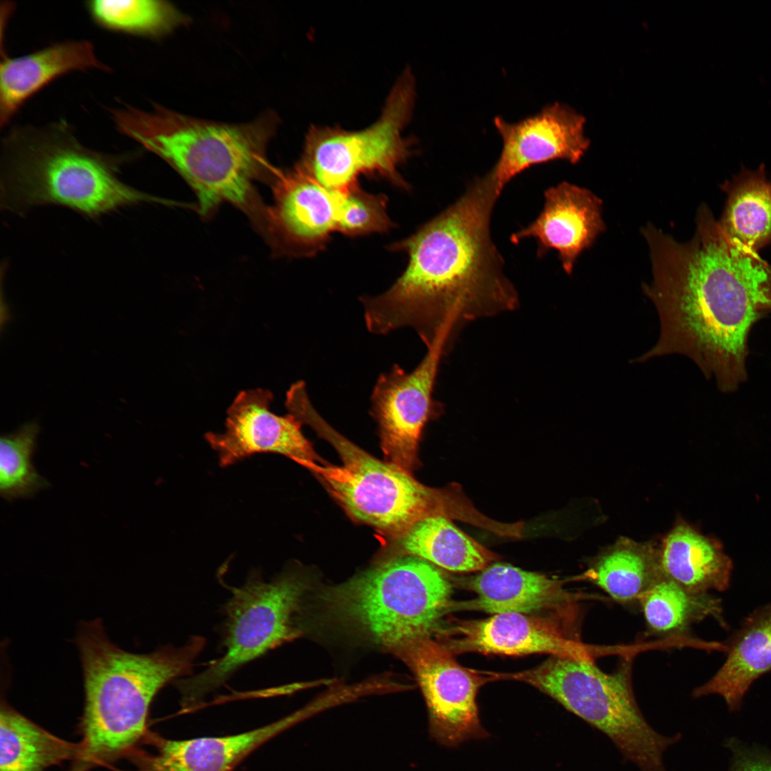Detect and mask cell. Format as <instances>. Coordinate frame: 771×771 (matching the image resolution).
<instances>
[{
    "instance_id": "25",
    "label": "cell",
    "mask_w": 771,
    "mask_h": 771,
    "mask_svg": "<svg viewBox=\"0 0 771 771\" xmlns=\"http://www.w3.org/2000/svg\"><path fill=\"white\" fill-rule=\"evenodd\" d=\"M762 168L742 172L731 184L719 223L730 238L755 252L771 241V182Z\"/></svg>"
},
{
    "instance_id": "26",
    "label": "cell",
    "mask_w": 771,
    "mask_h": 771,
    "mask_svg": "<svg viewBox=\"0 0 771 771\" xmlns=\"http://www.w3.org/2000/svg\"><path fill=\"white\" fill-rule=\"evenodd\" d=\"M645 619L655 633L681 631L692 623L713 616L722 618L720 600L706 594H692L665 574L639 599Z\"/></svg>"
},
{
    "instance_id": "15",
    "label": "cell",
    "mask_w": 771,
    "mask_h": 771,
    "mask_svg": "<svg viewBox=\"0 0 771 771\" xmlns=\"http://www.w3.org/2000/svg\"><path fill=\"white\" fill-rule=\"evenodd\" d=\"M442 644L453 654L524 655L533 653L590 658L586 646L570 638L549 619L520 613H500L477 620L456 621L443 629Z\"/></svg>"
},
{
    "instance_id": "6",
    "label": "cell",
    "mask_w": 771,
    "mask_h": 771,
    "mask_svg": "<svg viewBox=\"0 0 771 771\" xmlns=\"http://www.w3.org/2000/svg\"><path fill=\"white\" fill-rule=\"evenodd\" d=\"M285 405L289 413L312 428L338 453L343 465L314 461L301 465L318 476L354 519L400 535L425 517L445 515L439 491L420 484L395 465L373 457L330 425L312 404L304 382L291 385Z\"/></svg>"
},
{
    "instance_id": "16",
    "label": "cell",
    "mask_w": 771,
    "mask_h": 771,
    "mask_svg": "<svg viewBox=\"0 0 771 771\" xmlns=\"http://www.w3.org/2000/svg\"><path fill=\"white\" fill-rule=\"evenodd\" d=\"M543 208L535 221L513 233L510 241L533 238L537 255L554 249L567 274H572L579 255L605 229L602 201L590 191L568 182L548 188Z\"/></svg>"
},
{
    "instance_id": "2",
    "label": "cell",
    "mask_w": 771,
    "mask_h": 771,
    "mask_svg": "<svg viewBox=\"0 0 771 771\" xmlns=\"http://www.w3.org/2000/svg\"><path fill=\"white\" fill-rule=\"evenodd\" d=\"M500 193L489 171L414 233L390 246L405 253L408 262L387 291L360 298L369 332L410 327L428 349L445 329L455 338L470 321L518 307L490 232Z\"/></svg>"
},
{
    "instance_id": "14",
    "label": "cell",
    "mask_w": 771,
    "mask_h": 771,
    "mask_svg": "<svg viewBox=\"0 0 771 771\" xmlns=\"http://www.w3.org/2000/svg\"><path fill=\"white\" fill-rule=\"evenodd\" d=\"M585 124L583 116L560 103L548 105L517 123L495 117L503 148L490 172L500 191L534 165L560 159L578 163L590 146L584 135Z\"/></svg>"
},
{
    "instance_id": "13",
    "label": "cell",
    "mask_w": 771,
    "mask_h": 771,
    "mask_svg": "<svg viewBox=\"0 0 771 771\" xmlns=\"http://www.w3.org/2000/svg\"><path fill=\"white\" fill-rule=\"evenodd\" d=\"M276 177L274 205L266 211L264 231L280 252L313 256L336 231L345 192L323 186L296 166Z\"/></svg>"
},
{
    "instance_id": "8",
    "label": "cell",
    "mask_w": 771,
    "mask_h": 771,
    "mask_svg": "<svg viewBox=\"0 0 771 771\" xmlns=\"http://www.w3.org/2000/svg\"><path fill=\"white\" fill-rule=\"evenodd\" d=\"M452 585L415 556L389 560L323 595L338 617L387 646L428 637L449 610Z\"/></svg>"
},
{
    "instance_id": "4",
    "label": "cell",
    "mask_w": 771,
    "mask_h": 771,
    "mask_svg": "<svg viewBox=\"0 0 771 771\" xmlns=\"http://www.w3.org/2000/svg\"><path fill=\"white\" fill-rule=\"evenodd\" d=\"M111 114L119 131L159 156L186 179L202 214L229 202L261 218L265 209L253 183L269 169L266 151L276 126L273 114L230 124L161 107L145 111L125 106Z\"/></svg>"
},
{
    "instance_id": "5",
    "label": "cell",
    "mask_w": 771,
    "mask_h": 771,
    "mask_svg": "<svg viewBox=\"0 0 771 771\" xmlns=\"http://www.w3.org/2000/svg\"><path fill=\"white\" fill-rule=\"evenodd\" d=\"M3 148L0 205L11 213L61 206L96 219L142 203H166L120 180L131 155L86 148L63 121L14 131Z\"/></svg>"
},
{
    "instance_id": "27",
    "label": "cell",
    "mask_w": 771,
    "mask_h": 771,
    "mask_svg": "<svg viewBox=\"0 0 771 771\" xmlns=\"http://www.w3.org/2000/svg\"><path fill=\"white\" fill-rule=\"evenodd\" d=\"M92 19L109 30L141 36H161L183 18L164 1L95 0L86 3Z\"/></svg>"
},
{
    "instance_id": "1",
    "label": "cell",
    "mask_w": 771,
    "mask_h": 771,
    "mask_svg": "<svg viewBox=\"0 0 771 771\" xmlns=\"http://www.w3.org/2000/svg\"><path fill=\"white\" fill-rule=\"evenodd\" d=\"M696 228L685 243L650 224L642 230L652 271L643 291L660 332L636 361L683 355L720 390L732 392L747 377L751 329L771 313V266L730 238L706 206L698 210Z\"/></svg>"
},
{
    "instance_id": "20",
    "label": "cell",
    "mask_w": 771,
    "mask_h": 771,
    "mask_svg": "<svg viewBox=\"0 0 771 771\" xmlns=\"http://www.w3.org/2000/svg\"><path fill=\"white\" fill-rule=\"evenodd\" d=\"M660 561L665 575L692 594L729 587L732 562L722 544L681 518L662 540Z\"/></svg>"
},
{
    "instance_id": "17",
    "label": "cell",
    "mask_w": 771,
    "mask_h": 771,
    "mask_svg": "<svg viewBox=\"0 0 771 771\" xmlns=\"http://www.w3.org/2000/svg\"><path fill=\"white\" fill-rule=\"evenodd\" d=\"M304 715L298 712L267 725L241 734L174 740L147 732L143 740L150 751L136 748L128 757L132 771H233L249 754L294 725Z\"/></svg>"
},
{
    "instance_id": "11",
    "label": "cell",
    "mask_w": 771,
    "mask_h": 771,
    "mask_svg": "<svg viewBox=\"0 0 771 771\" xmlns=\"http://www.w3.org/2000/svg\"><path fill=\"white\" fill-rule=\"evenodd\" d=\"M406 646L427 705L431 737L449 747L489 737L476 702L478 689L489 678L461 666L445 645L428 637Z\"/></svg>"
},
{
    "instance_id": "9",
    "label": "cell",
    "mask_w": 771,
    "mask_h": 771,
    "mask_svg": "<svg viewBox=\"0 0 771 771\" xmlns=\"http://www.w3.org/2000/svg\"><path fill=\"white\" fill-rule=\"evenodd\" d=\"M415 82L410 69L390 91L378 119L360 130L340 126L309 127L296 167L323 186L346 192L361 175L383 178L408 189L399 166L414 153L415 141L404 136L413 115Z\"/></svg>"
},
{
    "instance_id": "12",
    "label": "cell",
    "mask_w": 771,
    "mask_h": 771,
    "mask_svg": "<svg viewBox=\"0 0 771 771\" xmlns=\"http://www.w3.org/2000/svg\"><path fill=\"white\" fill-rule=\"evenodd\" d=\"M273 399L268 389L240 392L227 410L225 431L206 434L221 467L265 453L285 455L301 465L322 462L304 436L303 423L291 413L278 415L270 410Z\"/></svg>"
},
{
    "instance_id": "22",
    "label": "cell",
    "mask_w": 771,
    "mask_h": 771,
    "mask_svg": "<svg viewBox=\"0 0 771 771\" xmlns=\"http://www.w3.org/2000/svg\"><path fill=\"white\" fill-rule=\"evenodd\" d=\"M665 573L660 561V546L626 537L597 555L583 575L620 603L640 597Z\"/></svg>"
},
{
    "instance_id": "28",
    "label": "cell",
    "mask_w": 771,
    "mask_h": 771,
    "mask_svg": "<svg viewBox=\"0 0 771 771\" xmlns=\"http://www.w3.org/2000/svg\"><path fill=\"white\" fill-rule=\"evenodd\" d=\"M39 430L30 421L0 438V494L8 501L31 498L49 486L32 462Z\"/></svg>"
},
{
    "instance_id": "21",
    "label": "cell",
    "mask_w": 771,
    "mask_h": 771,
    "mask_svg": "<svg viewBox=\"0 0 771 771\" xmlns=\"http://www.w3.org/2000/svg\"><path fill=\"white\" fill-rule=\"evenodd\" d=\"M727 647L723 665L693 696L718 695L730 711H736L751 685L771 670V604L754 611Z\"/></svg>"
},
{
    "instance_id": "24",
    "label": "cell",
    "mask_w": 771,
    "mask_h": 771,
    "mask_svg": "<svg viewBox=\"0 0 771 771\" xmlns=\"http://www.w3.org/2000/svg\"><path fill=\"white\" fill-rule=\"evenodd\" d=\"M407 553L453 572L481 571L496 555L443 515L425 517L400 537Z\"/></svg>"
},
{
    "instance_id": "23",
    "label": "cell",
    "mask_w": 771,
    "mask_h": 771,
    "mask_svg": "<svg viewBox=\"0 0 771 771\" xmlns=\"http://www.w3.org/2000/svg\"><path fill=\"white\" fill-rule=\"evenodd\" d=\"M80 742L63 740L7 704L0 712V771H44L67 760L76 761Z\"/></svg>"
},
{
    "instance_id": "7",
    "label": "cell",
    "mask_w": 771,
    "mask_h": 771,
    "mask_svg": "<svg viewBox=\"0 0 771 771\" xmlns=\"http://www.w3.org/2000/svg\"><path fill=\"white\" fill-rule=\"evenodd\" d=\"M629 671V666H623L605 672L592 657L550 656L531 669L492 675L523 682L545 693L604 734L640 771H668L665 753L681 735H662L647 722L635 700Z\"/></svg>"
},
{
    "instance_id": "29",
    "label": "cell",
    "mask_w": 771,
    "mask_h": 771,
    "mask_svg": "<svg viewBox=\"0 0 771 771\" xmlns=\"http://www.w3.org/2000/svg\"><path fill=\"white\" fill-rule=\"evenodd\" d=\"M387 206L386 195L368 193L359 184L353 187L342 196L336 231L355 237L389 231L394 223Z\"/></svg>"
},
{
    "instance_id": "19",
    "label": "cell",
    "mask_w": 771,
    "mask_h": 771,
    "mask_svg": "<svg viewBox=\"0 0 771 771\" xmlns=\"http://www.w3.org/2000/svg\"><path fill=\"white\" fill-rule=\"evenodd\" d=\"M109 68L86 40L58 42L34 53L9 58L0 66V123L6 125L24 102L56 79L71 71Z\"/></svg>"
},
{
    "instance_id": "10",
    "label": "cell",
    "mask_w": 771,
    "mask_h": 771,
    "mask_svg": "<svg viewBox=\"0 0 771 771\" xmlns=\"http://www.w3.org/2000/svg\"><path fill=\"white\" fill-rule=\"evenodd\" d=\"M451 341L450 331H443L412 371L393 365L378 376L371 393V413L378 423L386 458L408 473L416 463L425 424L443 410L433 393L441 359Z\"/></svg>"
},
{
    "instance_id": "18",
    "label": "cell",
    "mask_w": 771,
    "mask_h": 771,
    "mask_svg": "<svg viewBox=\"0 0 771 771\" xmlns=\"http://www.w3.org/2000/svg\"><path fill=\"white\" fill-rule=\"evenodd\" d=\"M470 588L477 597L451 603L449 610H474L493 615L565 612L577 599L559 580L504 563L488 565L471 581Z\"/></svg>"
},
{
    "instance_id": "30",
    "label": "cell",
    "mask_w": 771,
    "mask_h": 771,
    "mask_svg": "<svg viewBox=\"0 0 771 771\" xmlns=\"http://www.w3.org/2000/svg\"><path fill=\"white\" fill-rule=\"evenodd\" d=\"M732 771H771V759L760 754L737 753Z\"/></svg>"
},
{
    "instance_id": "3",
    "label": "cell",
    "mask_w": 771,
    "mask_h": 771,
    "mask_svg": "<svg viewBox=\"0 0 771 771\" xmlns=\"http://www.w3.org/2000/svg\"><path fill=\"white\" fill-rule=\"evenodd\" d=\"M76 645L81 662L84 706L81 752L72 771L128 756L146 732L149 708L167 684L192 675L206 640L193 635L180 647L163 645L134 653L114 644L100 619L81 623Z\"/></svg>"
}]
</instances>
